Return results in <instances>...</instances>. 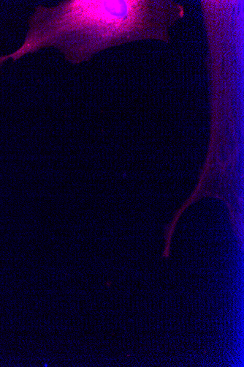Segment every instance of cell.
Returning a JSON list of instances; mask_svg holds the SVG:
<instances>
[{
	"label": "cell",
	"instance_id": "1",
	"mask_svg": "<svg viewBox=\"0 0 244 367\" xmlns=\"http://www.w3.org/2000/svg\"><path fill=\"white\" fill-rule=\"evenodd\" d=\"M172 24L171 8L163 1L68 0L53 7L38 5L22 46L0 57V65L48 47L57 49L69 63L80 64L113 46L164 40Z\"/></svg>",
	"mask_w": 244,
	"mask_h": 367
}]
</instances>
